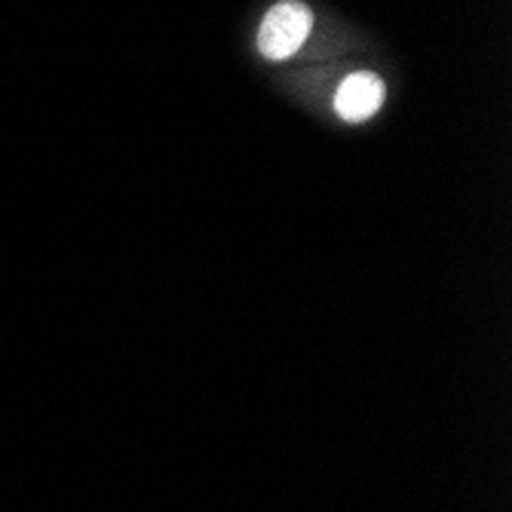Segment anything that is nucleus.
I'll use <instances>...</instances> for the list:
<instances>
[{
  "label": "nucleus",
  "mask_w": 512,
  "mask_h": 512,
  "mask_svg": "<svg viewBox=\"0 0 512 512\" xmlns=\"http://www.w3.org/2000/svg\"><path fill=\"white\" fill-rule=\"evenodd\" d=\"M310 28L313 13L304 4H298V0L276 4L258 28V50L270 62H283L301 50L304 40L310 37Z\"/></svg>",
  "instance_id": "1"
},
{
  "label": "nucleus",
  "mask_w": 512,
  "mask_h": 512,
  "mask_svg": "<svg viewBox=\"0 0 512 512\" xmlns=\"http://www.w3.org/2000/svg\"><path fill=\"white\" fill-rule=\"evenodd\" d=\"M381 105H384V83L378 74H371V71L350 74L335 92V111L347 123L371 120L381 111Z\"/></svg>",
  "instance_id": "2"
}]
</instances>
